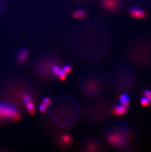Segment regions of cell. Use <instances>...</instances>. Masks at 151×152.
I'll return each instance as SVG.
<instances>
[{"instance_id":"11","label":"cell","mask_w":151,"mask_h":152,"mask_svg":"<svg viewBox=\"0 0 151 152\" xmlns=\"http://www.w3.org/2000/svg\"><path fill=\"white\" fill-rule=\"evenodd\" d=\"M74 17L76 19H83L86 18L87 16L86 13L84 10H76L73 13Z\"/></svg>"},{"instance_id":"3","label":"cell","mask_w":151,"mask_h":152,"mask_svg":"<svg viewBox=\"0 0 151 152\" xmlns=\"http://www.w3.org/2000/svg\"><path fill=\"white\" fill-rule=\"evenodd\" d=\"M54 65L53 59L51 58L44 57L36 62L35 69L40 76L46 77L52 75V68Z\"/></svg>"},{"instance_id":"16","label":"cell","mask_w":151,"mask_h":152,"mask_svg":"<svg viewBox=\"0 0 151 152\" xmlns=\"http://www.w3.org/2000/svg\"><path fill=\"white\" fill-rule=\"evenodd\" d=\"M71 66H69V65L64 66L63 68V69L65 72L67 74L70 73V72H71Z\"/></svg>"},{"instance_id":"18","label":"cell","mask_w":151,"mask_h":152,"mask_svg":"<svg viewBox=\"0 0 151 152\" xmlns=\"http://www.w3.org/2000/svg\"><path fill=\"white\" fill-rule=\"evenodd\" d=\"M145 96H151V91L148 90H145L143 92Z\"/></svg>"},{"instance_id":"9","label":"cell","mask_w":151,"mask_h":152,"mask_svg":"<svg viewBox=\"0 0 151 152\" xmlns=\"http://www.w3.org/2000/svg\"><path fill=\"white\" fill-rule=\"evenodd\" d=\"M119 101L121 104L128 107L130 104V97L127 94H122L119 96Z\"/></svg>"},{"instance_id":"17","label":"cell","mask_w":151,"mask_h":152,"mask_svg":"<svg viewBox=\"0 0 151 152\" xmlns=\"http://www.w3.org/2000/svg\"><path fill=\"white\" fill-rule=\"evenodd\" d=\"M47 107H48L46 105L42 103L39 106V110L42 113H45L47 110Z\"/></svg>"},{"instance_id":"6","label":"cell","mask_w":151,"mask_h":152,"mask_svg":"<svg viewBox=\"0 0 151 152\" xmlns=\"http://www.w3.org/2000/svg\"><path fill=\"white\" fill-rule=\"evenodd\" d=\"M72 137L68 134L64 133L62 134L59 137V142L61 146L65 147H67L71 145L72 143Z\"/></svg>"},{"instance_id":"5","label":"cell","mask_w":151,"mask_h":152,"mask_svg":"<svg viewBox=\"0 0 151 152\" xmlns=\"http://www.w3.org/2000/svg\"><path fill=\"white\" fill-rule=\"evenodd\" d=\"M29 50L26 48H21L17 52L16 56L17 62L19 64H23L27 60L29 57Z\"/></svg>"},{"instance_id":"14","label":"cell","mask_w":151,"mask_h":152,"mask_svg":"<svg viewBox=\"0 0 151 152\" xmlns=\"http://www.w3.org/2000/svg\"><path fill=\"white\" fill-rule=\"evenodd\" d=\"M42 103L46 105L47 107H48L51 104V99L49 98L45 97V98H44L43 99Z\"/></svg>"},{"instance_id":"2","label":"cell","mask_w":151,"mask_h":152,"mask_svg":"<svg viewBox=\"0 0 151 152\" xmlns=\"http://www.w3.org/2000/svg\"><path fill=\"white\" fill-rule=\"evenodd\" d=\"M97 76L87 72L83 73L80 79L81 90L89 96H95L99 93L102 88V85H100Z\"/></svg>"},{"instance_id":"10","label":"cell","mask_w":151,"mask_h":152,"mask_svg":"<svg viewBox=\"0 0 151 152\" xmlns=\"http://www.w3.org/2000/svg\"><path fill=\"white\" fill-rule=\"evenodd\" d=\"M103 6L107 9H113L117 6L116 0H103Z\"/></svg>"},{"instance_id":"13","label":"cell","mask_w":151,"mask_h":152,"mask_svg":"<svg viewBox=\"0 0 151 152\" xmlns=\"http://www.w3.org/2000/svg\"><path fill=\"white\" fill-rule=\"evenodd\" d=\"M140 102V104H141V105L143 106L146 107V106H148V105H150L149 102L148 100V99L146 96H143V97L141 98Z\"/></svg>"},{"instance_id":"7","label":"cell","mask_w":151,"mask_h":152,"mask_svg":"<svg viewBox=\"0 0 151 152\" xmlns=\"http://www.w3.org/2000/svg\"><path fill=\"white\" fill-rule=\"evenodd\" d=\"M128 107L126 106H124V105L121 103H118L111 110V113L114 115L120 116L126 113Z\"/></svg>"},{"instance_id":"12","label":"cell","mask_w":151,"mask_h":152,"mask_svg":"<svg viewBox=\"0 0 151 152\" xmlns=\"http://www.w3.org/2000/svg\"><path fill=\"white\" fill-rule=\"evenodd\" d=\"M26 106L29 113H30L31 114H33L36 112V109H35L34 105L32 102L26 105Z\"/></svg>"},{"instance_id":"4","label":"cell","mask_w":151,"mask_h":152,"mask_svg":"<svg viewBox=\"0 0 151 152\" xmlns=\"http://www.w3.org/2000/svg\"><path fill=\"white\" fill-rule=\"evenodd\" d=\"M20 114L18 109L12 105L0 102V119L19 120Z\"/></svg>"},{"instance_id":"8","label":"cell","mask_w":151,"mask_h":152,"mask_svg":"<svg viewBox=\"0 0 151 152\" xmlns=\"http://www.w3.org/2000/svg\"><path fill=\"white\" fill-rule=\"evenodd\" d=\"M130 15L133 17L137 18H143L146 16L145 12L142 10L137 7H133L131 9Z\"/></svg>"},{"instance_id":"15","label":"cell","mask_w":151,"mask_h":152,"mask_svg":"<svg viewBox=\"0 0 151 152\" xmlns=\"http://www.w3.org/2000/svg\"><path fill=\"white\" fill-rule=\"evenodd\" d=\"M6 4V1L5 0H0V13L3 12Z\"/></svg>"},{"instance_id":"1","label":"cell","mask_w":151,"mask_h":152,"mask_svg":"<svg viewBox=\"0 0 151 152\" xmlns=\"http://www.w3.org/2000/svg\"><path fill=\"white\" fill-rule=\"evenodd\" d=\"M78 107L74 100L68 96H60L55 100L49 111L52 120L61 126H68L78 118Z\"/></svg>"}]
</instances>
